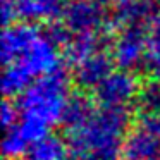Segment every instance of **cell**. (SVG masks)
<instances>
[{"mask_svg": "<svg viewBox=\"0 0 160 160\" xmlns=\"http://www.w3.org/2000/svg\"><path fill=\"white\" fill-rule=\"evenodd\" d=\"M128 121L126 107H102L84 126L71 131V138L67 139L69 150L81 160L90 157L115 160L124 143Z\"/></svg>", "mask_w": 160, "mask_h": 160, "instance_id": "1", "label": "cell"}, {"mask_svg": "<svg viewBox=\"0 0 160 160\" xmlns=\"http://www.w3.org/2000/svg\"><path fill=\"white\" fill-rule=\"evenodd\" d=\"M139 86L129 71H112L97 88L95 98L102 107H126L136 100Z\"/></svg>", "mask_w": 160, "mask_h": 160, "instance_id": "2", "label": "cell"}, {"mask_svg": "<svg viewBox=\"0 0 160 160\" xmlns=\"http://www.w3.org/2000/svg\"><path fill=\"white\" fill-rule=\"evenodd\" d=\"M64 24L71 33H103L107 26L112 24L110 19L105 18L103 9L93 0H74L64 11Z\"/></svg>", "mask_w": 160, "mask_h": 160, "instance_id": "3", "label": "cell"}, {"mask_svg": "<svg viewBox=\"0 0 160 160\" xmlns=\"http://www.w3.org/2000/svg\"><path fill=\"white\" fill-rule=\"evenodd\" d=\"M114 60L124 71H134L148 57V42L143 28H128L114 45Z\"/></svg>", "mask_w": 160, "mask_h": 160, "instance_id": "4", "label": "cell"}, {"mask_svg": "<svg viewBox=\"0 0 160 160\" xmlns=\"http://www.w3.org/2000/svg\"><path fill=\"white\" fill-rule=\"evenodd\" d=\"M122 160H160V139L139 128L124 138Z\"/></svg>", "mask_w": 160, "mask_h": 160, "instance_id": "5", "label": "cell"}, {"mask_svg": "<svg viewBox=\"0 0 160 160\" xmlns=\"http://www.w3.org/2000/svg\"><path fill=\"white\" fill-rule=\"evenodd\" d=\"M114 57L107 55L105 52L93 53L91 57L79 62L74 71V79L83 88H97L108 74L112 72Z\"/></svg>", "mask_w": 160, "mask_h": 160, "instance_id": "6", "label": "cell"}, {"mask_svg": "<svg viewBox=\"0 0 160 160\" xmlns=\"http://www.w3.org/2000/svg\"><path fill=\"white\" fill-rule=\"evenodd\" d=\"M36 29L31 26H7L4 31V40H2V59L4 66L11 64L14 59H18L24 50L29 48L33 42L38 38Z\"/></svg>", "mask_w": 160, "mask_h": 160, "instance_id": "7", "label": "cell"}, {"mask_svg": "<svg viewBox=\"0 0 160 160\" xmlns=\"http://www.w3.org/2000/svg\"><path fill=\"white\" fill-rule=\"evenodd\" d=\"M93 115L95 112L91 102L83 95H72V97H67L60 121L69 128V131H74L84 126Z\"/></svg>", "mask_w": 160, "mask_h": 160, "instance_id": "8", "label": "cell"}, {"mask_svg": "<svg viewBox=\"0 0 160 160\" xmlns=\"http://www.w3.org/2000/svg\"><path fill=\"white\" fill-rule=\"evenodd\" d=\"M69 145L57 136L45 134L28 148V160H67Z\"/></svg>", "mask_w": 160, "mask_h": 160, "instance_id": "9", "label": "cell"}, {"mask_svg": "<svg viewBox=\"0 0 160 160\" xmlns=\"http://www.w3.org/2000/svg\"><path fill=\"white\" fill-rule=\"evenodd\" d=\"M19 16L28 19H55L64 14V0H16Z\"/></svg>", "mask_w": 160, "mask_h": 160, "instance_id": "10", "label": "cell"}, {"mask_svg": "<svg viewBox=\"0 0 160 160\" xmlns=\"http://www.w3.org/2000/svg\"><path fill=\"white\" fill-rule=\"evenodd\" d=\"M136 105H138L141 117L160 112V83L158 81H153V83H148L139 88L138 97H136Z\"/></svg>", "mask_w": 160, "mask_h": 160, "instance_id": "11", "label": "cell"}, {"mask_svg": "<svg viewBox=\"0 0 160 160\" xmlns=\"http://www.w3.org/2000/svg\"><path fill=\"white\" fill-rule=\"evenodd\" d=\"M141 128L146 129L148 132H152L153 136H157L160 139V112L141 117Z\"/></svg>", "mask_w": 160, "mask_h": 160, "instance_id": "12", "label": "cell"}, {"mask_svg": "<svg viewBox=\"0 0 160 160\" xmlns=\"http://www.w3.org/2000/svg\"><path fill=\"white\" fill-rule=\"evenodd\" d=\"M2 16H4L5 28L11 26V22L16 19V16H19L16 0H2Z\"/></svg>", "mask_w": 160, "mask_h": 160, "instance_id": "13", "label": "cell"}, {"mask_svg": "<svg viewBox=\"0 0 160 160\" xmlns=\"http://www.w3.org/2000/svg\"><path fill=\"white\" fill-rule=\"evenodd\" d=\"M95 4H98L102 9H105V7H108V5H115V2L117 0H93Z\"/></svg>", "mask_w": 160, "mask_h": 160, "instance_id": "14", "label": "cell"}, {"mask_svg": "<svg viewBox=\"0 0 160 160\" xmlns=\"http://www.w3.org/2000/svg\"><path fill=\"white\" fill-rule=\"evenodd\" d=\"M67 2H74V0H67Z\"/></svg>", "mask_w": 160, "mask_h": 160, "instance_id": "15", "label": "cell"}]
</instances>
